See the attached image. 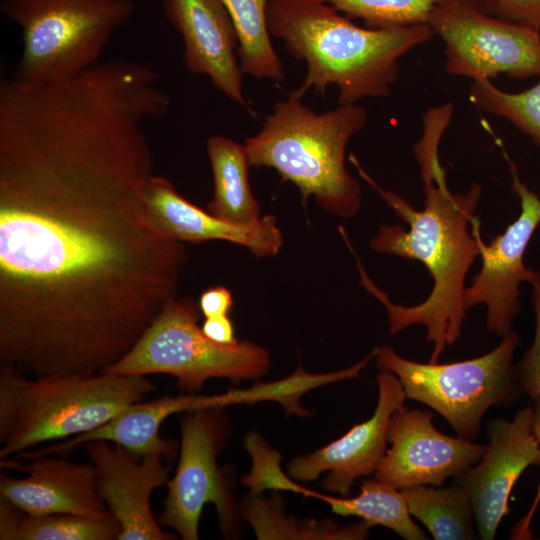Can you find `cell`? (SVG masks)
Here are the masks:
<instances>
[{
  "label": "cell",
  "mask_w": 540,
  "mask_h": 540,
  "mask_svg": "<svg viewBox=\"0 0 540 540\" xmlns=\"http://www.w3.org/2000/svg\"><path fill=\"white\" fill-rule=\"evenodd\" d=\"M349 18L365 21L371 28L427 24L442 0H324Z\"/></svg>",
  "instance_id": "cell-27"
},
{
  "label": "cell",
  "mask_w": 540,
  "mask_h": 540,
  "mask_svg": "<svg viewBox=\"0 0 540 540\" xmlns=\"http://www.w3.org/2000/svg\"><path fill=\"white\" fill-rule=\"evenodd\" d=\"M527 283L532 287L535 331L530 347L516 364V372L523 392L533 399L540 395V271L531 268Z\"/></svg>",
  "instance_id": "cell-29"
},
{
  "label": "cell",
  "mask_w": 540,
  "mask_h": 540,
  "mask_svg": "<svg viewBox=\"0 0 540 540\" xmlns=\"http://www.w3.org/2000/svg\"><path fill=\"white\" fill-rule=\"evenodd\" d=\"M453 113L450 103L427 110L423 117V134L414 146L423 183L432 181L445 170L439 161V144Z\"/></svg>",
  "instance_id": "cell-28"
},
{
  "label": "cell",
  "mask_w": 540,
  "mask_h": 540,
  "mask_svg": "<svg viewBox=\"0 0 540 540\" xmlns=\"http://www.w3.org/2000/svg\"><path fill=\"white\" fill-rule=\"evenodd\" d=\"M121 527L112 514L31 515L0 497L1 540H118Z\"/></svg>",
  "instance_id": "cell-21"
},
{
  "label": "cell",
  "mask_w": 540,
  "mask_h": 540,
  "mask_svg": "<svg viewBox=\"0 0 540 540\" xmlns=\"http://www.w3.org/2000/svg\"><path fill=\"white\" fill-rule=\"evenodd\" d=\"M169 107L154 83L110 64L1 85L0 366L100 373L177 296L187 251L146 204V128Z\"/></svg>",
  "instance_id": "cell-1"
},
{
  "label": "cell",
  "mask_w": 540,
  "mask_h": 540,
  "mask_svg": "<svg viewBox=\"0 0 540 540\" xmlns=\"http://www.w3.org/2000/svg\"><path fill=\"white\" fill-rule=\"evenodd\" d=\"M509 166L511 188L520 200V213L488 245L481 231L478 233L482 266L464 291L465 308L484 304L487 329L500 337L513 330L514 320L522 311L520 285L528 281L531 270L524 263V254L540 224V195L520 179L510 160Z\"/></svg>",
  "instance_id": "cell-11"
},
{
  "label": "cell",
  "mask_w": 540,
  "mask_h": 540,
  "mask_svg": "<svg viewBox=\"0 0 540 540\" xmlns=\"http://www.w3.org/2000/svg\"><path fill=\"white\" fill-rule=\"evenodd\" d=\"M366 123L367 112L357 103L317 113L289 94L273 104L244 146L251 166L275 169L299 189L304 206L314 197L325 212L348 219L359 211L362 192L346 169L345 151Z\"/></svg>",
  "instance_id": "cell-4"
},
{
  "label": "cell",
  "mask_w": 540,
  "mask_h": 540,
  "mask_svg": "<svg viewBox=\"0 0 540 540\" xmlns=\"http://www.w3.org/2000/svg\"><path fill=\"white\" fill-rule=\"evenodd\" d=\"M84 451L96 472L98 490L121 527L118 540H175L153 515L152 492L167 485L173 461L160 454L137 457L124 447L105 440L85 443Z\"/></svg>",
  "instance_id": "cell-14"
},
{
  "label": "cell",
  "mask_w": 540,
  "mask_h": 540,
  "mask_svg": "<svg viewBox=\"0 0 540 540\" xmlns=\"http://www.w3.org/2000/svg\"><path fill=\"white\" fill-rule=\"evenodd\" d=\"M155 388L143 375L34 378L0 366V459L94 430Z\"/></svg>",
  "instance_id": "cell-5"
},
{
  "label": "cell",
  "mask_w": 540,
  "mask_h": 540,
  "mask_svg": "<svg viewBox=\"0 0 540 540\" xmlns=\"http://www.w3.org/2000/svg\"><path fill=\"white\" fill-rule=\"evenodd\" d=\"M161 6L182 38L186 69L206 76L219 92L255 117L243 92L237 31L222 0H161Z\"/></svg>",
  "instance_id": "cell-16"
},
{
  "label": "cell",
  "mask_w": 540,
  "mask_h": 540,
  "mask_svg": "<svg viewBox=\"0 0 540 540\" xmlns=\"http://www.w3.org/2000/svg\"><path fill=\"white\" fill-rule=\"evenodd\" d=\"M213 177V195L207 210L236 224L259 220L260 205L249 184L252 167L244 144L223 135H212L206 142Z\"/></svg>",
  "instance_id": "cell-20"
},
{
  "label": "cell",
  "mask_w": 540,
  "mask_h": 540,
  "mask_svg": "<svg viewBox=\"0 0 540 540\" xmlns=\"http://www.w3.org/2000/svg\"><path fill=\"white\" fill-rule=\"evenodd\" d=\"M335 514L358 516L370 527L381 525L406 540H425L426 536L412 520L406 499L400 489L376 479L364 480L360 493L353 498L324 495Z\"/></svg>",
  "instance_id": "cell-25"
},
{
  "label": "cell",
  "mask_w": 540,
  "mask_h": 540,
  "mask_svg": "<svg viewBox=\"0 0 540 540\" xmlns=\"http://www.w3.org/2000/svg\"><path fill=\"white\" fill-rule=\"evenodd\" d=\"M533 432L540 447V395L533 398ZM540 503V481L533 502L523 518L514 526L510 539L527 540L532 538L531 522Z\"/></svg>",
  "instance_id": "cell-31"
},
{
  "label": "cell",
  "mask_w": 540,
  "mask_h": 540,
  "mask_svg": "<svg viewBox=\"0 0 540 540\" xmlns=\"http://www.w3.org/2000/svg\"><path fill=\"white\" fill-rule=\"evenodd\" d=\"M251 403L247 390H229L222 394L163 396L151 401L136 402L109 421L89 432L25 451L14 458L30 459L39 456H65L94 440H105L124 447L134 456L160 454L173 461L179 443L159 435L163 422L172 414L210 407H226L235 403Z\"/></svg>",
  "instance_id": "cell-17"
},
{
  "label": "cell",
  "mask_w": 540,
  "mask_h": 540,
  "mask_svg": "<svg viewBox=\"0 0 540 540\" xmlns=\"http://www.w3.org/2000/svg\"><path fill=\"white\" fill-rule=\"evenodd\" d=\"M267 24L271 37L306 66L302 84L290 94L325 96L335 86L338 104L388 96L400 58L434 35L427 24L360 27L324 0H268Z\"/></svg>",
  "instance_id": "cell-3"
},
{
  "label": "cell",
  "mask_w": 540,
  "mask_h": 540,
  "mask_svg": "<svg viewBox=\"0 0 540 540\" xmlns=\"http://www.w3.org/2000/svg\"><path fill=\"white\" fill-rule=\"evenodd\" d=\"M201 329L208 339L217 344L232 345L238 342L229 316L205 318Z\"/></svg>",
  "instance_id": "cell-33"
},
{
  "label": "cell",
  "mask_w": 540,
  "mask_h": 540,
  "mask_svg": "<svg viewBox=\"0 0 540 540\" xmlns=\"http://www.w3.org/2000/svg\"><path fill=\"white\" fill-rule=\"evenodd\" d=\"M401 491L409 513L423 523L435 540L477 538L473 508L460 485H420Z\"/></svg>",
  "instance_id": "cell-23"
},
{
  "label": "cell",
  "mask_w": 540,
  "mask_h": 540,
  "mask_svg": "<svg viewBox=\"0 0 540 540\" xmlns=\"http://www.w3.org/2000/svg\"><path fill=\"white\" fill-rule=\"evenodd\" d=\"M238 35V57L243 74L284 81L285 74L267 24L268 0H222Z\"/></svg>",
  "instance_id": "cell-24"
},
{
  "label": "cell",
  "mask_w": 540,
  "mask_h": 540,
  "mask_svg": "<svg viewBox=\"0 0 540 540\" xmlns=\"http://www.w3.org/2000/svg\"><path fill=\"white\" fill-rule=\"evenodd\" d=\"M0 11L22 33L14 78L48 85L68 81L99 63L136 6L132 0H2Z\"/></svg>",
  "instance_id": "cell-6"
},
{
  "label": "cell",
  "mask_w": 540,
  "mask_h": 540,
  "mask_svg": "<svg viewBox=\"0 0 540 540\" xmlns=\"http://www.w3.org/2000/svg\"><path fill=\"white\" fill-rule=\"evenodd\" d=\"M201 314L194 299L171 298L136 345L100 373L167 374L176 379L180 390L195 394L211 378L239 383L269 371L271 361L265 347L252 341L232 345L211 341L198 325Z\"/></svg>",
  "instance_id": "cell-7"
},
{
  "label": "cell",
  "mask_w": 540,
  "mask_h": 540,
  "mask_svg": "<svg viewBox=\"0 0 540 540\" xmlns=\"http://www.w3.org/2000/svg\"><path fill=\"white\" fill-rule=\"evenodd\" d=\"M198 304L205 318L228 316L233 305V298L226 287L215 286L201 294Z\"/></svg>",
  "instance_id": "cell-32"
},
{
  "label": "cell",
  "mask_w": 540,
  "mask_h": 540,
  "mask_svg": "<svg viewBox=\"0 0 540 540\" xmlns=\"http://www.w3.org/2000/svg\"><path fill=\"white\" fill-rule=\"evenodd\" d=\"M376 381L378 402L373 415L328 445L292 459L288 464L291 477L307 482L327 473L322 487L347 496L357 478L374 474L387 451L389 420L406 399L403 386L393 372L380 370Z\"/></svg>",
  "instance_id": "cell-15"
},
{
  "label": "cell",
  "mask_w": 540,
  "mask_h": 540,
  "mask_svg": "<svg viewBox=\"0 0 540 540\" xmlns=\"http://www.w3.org/2000/svg\"><path fill=\"white\" fill-rule=\"evenodd\" d=\"M487 437L489 443L482 458L453 478L470 499L482 540L495 538L499 524L510 512L509 498L521 474L530 466H540L533 407H523L510 421H490Z\"/></svg>",
  "instance_id": "cell-12"
},
{
  "label": "cell",
  "mask_w": 540,
  "mask_h": 540,
  "mask_svg": "<svg viewBox=\"0 0 540 540\" xmlns=\"http://www.w3.org/2000/svg\"><path fill=\"white\" fill-rule=\"evenodd\" d=\"M469 98L480 111L505 118L540 147V81L529 89L510 93L489 79L476 80Z\"/></svg>",
  "instance_id": "cell-26"
},
{
  "label": "cell",
  "mask_w": 540,
  "mask_h": 540,
  "mask_svg": "<svg viewBox=\"0 0 540 540\" xmlns=\"http://www.w3.org/2000/svg\"><path fill=\"white\" fill-rule=\"evenodd\" d=\"M427 25L444 43L445 69L473 81L540 76V32L483 12L474 0H442Z\"/></svg>",
  "instance_id": "cell-10"
},
{
  "label": "cell",
  "mask_w": 540,
  "mask_h": 540,
  "mask_svg": "<svg viewBox=\"0 0 540 540\" xmlns=\"http://www.w3.org/2000/svg\"><path fill=\"white\" fill-rule=\"evenodd\" d=\"M183 413L179 461L167 483L168 493L157 521L162 527L172 528L184 540H198L203 508L212 503L222 535L236 538L241 533L242 515L234 499L231 472L217 462L229 435L225 407Z\"/></svg>",
  "instance_id": "cell-9"
},
{
  "label": "cell",
  "mask_w": 540,
  "mask_h": 540,
  "mask_svg": "<svg viewBox=\"0 0 540 540\" xmlns=\"http://www.w3.org/2000/svg\"><path fill=\"white\" fill-rule=\"evenodd\" d=\"M519 343V334L511 330L493 350L474 359L420 363L388 345L375 348L374 358L379 370L397 376L406 398L432 408L459 437L472 440L491 407L509 405L523 392L514 364Z\"/></svg>",
  "instance_id": "cell-8"
},
{
  "label": "cell",
  "mask_w": 540,
  "mask_h": 540,
  "mask_svg": "<svg viewBox=\"0 0 540 540\" xmlns=\"http://www.w3.org/2000/svg\"><path fill=\"white\" fill-rule=\"evenodd\" d=\"M388 443L374 479L397 489L420 485L442 486L477 463L487 445L438 431L433 415L427 411L402 406L388 425Z\"/></svg>",
  "instance_id": "cell-13"
},
{
  "label": "cell",
  "mask_w": 540,
  "mask_h": 540,
  "mask_svg": "<svg viewBox=\"0 0 540 540\" xmlns=\"http://www.w3.org/2000/svg\"><path fill=\"white\" fill-rule=\"evenodd\" d=\"M488 15L540 32V0H474Z\"/></svg>",
  "instance_id": "cell-30"
},
{
  "label": "cell",
  "mask_w": 540,
  "mask_h": 540,
  "mask_svg": "<svg viewBox=\"0 0 540 540\" xmlns=\"http://www.w3.org/2000/svg\"><path fill=\"white\" fill-rule=\"evenodd\" d=\"M146 204L157 226L169 237L188 243L223 240L248 248L257 257L277 255L283 235L273 215L250 224H236L201 209L178 193L164 176L154 175Z\"/></svg>",
  "instance_id": "cell-19"
},
{
  "label": "cell",
  "mask_w": 540,
  "mask_h": 540,
  "mask_svg": "<svg viewBox=\"0 0 540 540\" xmlns=\"http://www.w3.org/2000/svg\"><path fill=\"white\" fill-rule=\"evenodd\" d=\"M23 463L17 458L0 459L5 470L27 475L0 473V497L31 515L73 514L102 517L111 514L97 486L93 464L78 463L64 456H39Z\"/></svg>",
  "instance_id": "cell-18"
},
{
  "label": "cell",
  "mask_w": 540,
  "mask_h": 540,
  "mask_svg": "<svg viewBox=\"0 0 540 540\" xmlns=\"http://www.w3.org/2000/svg\"><path fill=\"white\" fill-rule=\"evenodd\" d=\"M350 160L362 178L408 226L405 229L400 225H381L378 234L370 240V248L378 253L417 260L433 279L431 292L423 302L413 306L395 304L369 277L354 250L360 284L386 308L390 334L411 325L426 327L427 342L433 345L429 362L436 363L446 346L456 343L462 334L467 311L465 280L480 255V221L475 210L482 188L472 183L466 192L452 193L444 173L424 184L425 206L418 210L397 193L381 188L354 155Z\"/></svg>",
  "instance_id": "cell-2"
},
{
  "label": "cell",
  "mask_w": 540,
  "mask_h": 540,
  "mask_svg": "<svg viewBox=\"0 0 540 540\" xmlns=\"http://www.w3.org/2000/svg\"><path fill=\"white\" fill-rule=\"evenodd\" d=\"M241 515L252 526L258 539H318L363 540L371 528L361 522L340 526L336 522L315 519H296L283 513L279 496L267 499L261 492H251L239 505Z\"/></svg>",
  "instance_id": "cell-22"
}]
</instances>
